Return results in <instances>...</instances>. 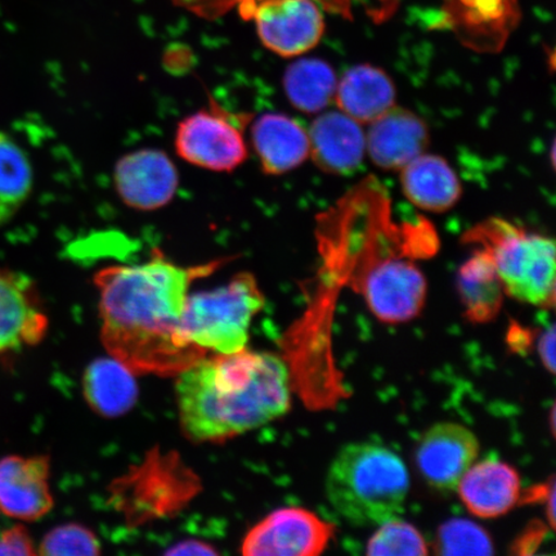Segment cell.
Returning a JSON list of instances; mask_svg holds the SVG:
<instances>
[{"label":"cell","mask_w":556,"mask_h":556,"mask_svg":"<svg viewBox=\"0 0 556 556\" xmlns=\"http://www.w3.org/2000/svg\"><path fill=\"white\" fill-rule=\"evenodd\" d=\"M539 354L542 363L546 366L547 370L554 374L555 371V329L552 326L540 337Z\"/></svg>","instance_id":"obj_28"},{"label":"cell","mask_w":556,"mask_h":556,"mask_svg":"<svg viewBox=\"0 0 556 556\" xmlns=\"http://www.w3.org/2000/svg\"><path fill=\"white\" fill-rule=\"evenodd\" d=\"M252 119L233 114L217 102L185 117L178 124L176 150L185 162L213 172H232L245 163L248 148L243 129Z\"/></svg>","instance_id":"obj_6"},{"label":"cell","mask_w":556,"mask_h":556,"mask_svg":"<svg viewBox=\"0 0 556 556\" xmlns=\"http://www.w3.org/2000/svg\"><path fill=\"white\" fill-rule=\"evenodd\" d=\"M252 138L262 169L269 176L294 170L309 156L308 131L287 115H262L253 125Z\"/></svg>","instance_id":"obj_17"},{"label":"cell","mask_w":556,"mask_h":556,"mask_svg":"<svg viewBox=\"0 0 556 556\" xmlns=\"http://www.w3.org/2000/svg\"><path fill=\"white\" fill-rule=\"evenodd\" d=\"M232 256L185 267L159 250L136 266H111L94 275L100 293L102 343L136 375H178L206 356L186 342L180 321L194 281L225 267Z\"/></svg>","instance_id":"obj_1"},{"label":"cell","mask_w":556,"mask_h":556,"mask_svg":"<svg viewBox=\"0 0 556 556\" xmlns=\"http://www.w3.org/2000/svg\"><path fill=\"white\" fill-rule=\"evenodd\" d=\"M309 156L319 169L333 176H351L363 165L366 134L343 111L319 115L308 130Z\"/></svg>","instance_id":"obj_15"},{"label":"cell","mask_w":556,"mask_h":556,"mask_svg":"<svg viewBox=\"0 0 556 556\" xmlns=\"http://www.w3.org/2000/svg\"><path fill=\"white\" fill-rule=\"evenodd\" d=\"M114 182L125 205L137 211H156L168 205L176 194L178 173L164 152L141 150L119 160Z\"/></svg>","instance_id":"obj_13"},{"label":"cell","mask_w":556,"mask_h":556,"mask_svg":"<svg viewBox=\"0 0 556 556\" xmlns=\"http://www.w3.org/2000/svg\"><path fill=\"white\" fill-rule=\"evenodd\" d=\"M266 296L253 274L241 273L215 290L187 298L180 332L205 352L233 353L247 348L253 319Z\"/></svg>","instance_id":"obj_5"},{"label":"cell","mask_w":556,"mask_h":556,"mask_svg":"<svg viewBox=\"0 0 556 556\" xmlns=\"http://www.w3.org/2000/svg\"><path fill=\"white\" fill-rule=\"evenodd\" d=\"M456 491L471 514L493 519L505 516L518 504L521 482L511 465L489 456L471 465Z\"/></svg>","instance_id":"obj_16"},{"label":"cell","mask_w":556,"mask_h":556,"mask_svg":"<svg viewBox=\"0 0 556 556\" xmlns=\"http://www.w3.org/2000/svg\"><path fill=\"white\" fill-rule=\"evenodd\" d=\"M457 291L465 316L472 323L495 319L502 311L505 291L489 253L477 249L457 274Z\"/></svg>","instance_id":"obj_21"},{"label":"cell","mask_w":556,"mask_h":556,"mask_svg":"<svg viewBox=\"0 0 556 556\" xmlns=\"http://www.w3.org/2000/svg\"><path fill=\"white\" fill-rule=\"evenodd\" d=\"M283 87L295 109L305 114H317L336 100L338 79L326 62L301 60L287 70Z\"/></svg>","instance_id":"obj_22"},{"label":"cell","mask_w":556,"mask_h":556,"mask_svg":"<svg viewBox=\"0 0 556 556\" xmlns=\"http://www.w3.org/2000/svg\"><path fill=\"white\" fill-rule=\"evenodd\" d=\"M50 477L48 456L0 458V514L23 521L46 517L54 504Z\"/></svg>","instance_id":"obj_12"},{"label":"cell","mask_w":556,"mask_h":556,"mask_svg":"<svg viewBox=\"0 0 556 556\" xmlns=\"http://www.w3.org/2000/svg\"><path fill=\"white\" fill-rule=\"evenodd\" d=\"M437 553L442 555H492V541L482 527L468 519H451L438 531Z\"/></svg>","instance_id":"obj_25"},{"label":"cell","mask_w":556,"mask_h":556,"mask_svg":"<svg viewBox=\"0 0 556 556\" xmlns=\"http://www.w3.org/2000/svg\"><path fill=\"white\" fill-rule=\"evenodd\" d=\"M176 394L185 435L194 443H224L288 414L291 372L277 354L243 348L186 368Z\"/></svg>","instance_id":"obj_2"},{"label":"cell","mask_w":556,"mask_h":556,"mask_svg":"<svg viewBox=\"0 0 556 556\" xmlns=\"http://www.w3.org/2000/svg\"><path fill=\"white\" fill-rule=\"evenodd\" d=\"M136 374L114 357L100 358L87 367L83 393L94 413L117 417L130 412L138 399Z\"/></svg>","instance_id":"obj_20"},{"label":"cell","mask_w":556,"mask_h":556,"mask_svg":"<svg viewBox=\"0 0 556 556\" xmlns=\"http://www.w3.org/2000/svg\"><path fill=\"white\" fill-rule=\"evenodd\" d=\"M0 555H38L30 533L23 526H13L0 532Z\"/></svg>","instance_id":"obj_27"},{"label":"cell","mask_w":556,"mask_h":556,"mask_svg":"<svg viewBox=\"0 0 556 556\" xmlns=\"http://www.w3.org/2000/svg\"><path fill=\"white\" fill-rule=\"evenodd\" d=\"M336 101L352 119L370 124L395 106V88L382 70L358 65L348 70L338 83Z\"/></svg>","instance_id":"obj_19"},{"label":"cell","mask_w":556,"mask_h":556,"mask_svg":"<svg viewBox=\"0 0 556 556\" xmlns=\"http://www.w3.org/2000/svg\"><path fill=\"white\" fill-rule=\"evenodd\" d=\"M490 254L506 295L547 307L555 299V241L510 222L491 218L465 235Z\"/></svg>","instance_id":"obj_4"},{"label":"cell","mask_w":556,"mask_h":556,"mask_svg":"<svg viewBox=\"0 0 556 556\" xmlns=\"http://www.w3.org/2000/svg\"><path fill=\"white\" fill-rule=\"evenodd\" d=\"M409 491L405 462L381 444L348 443L333 456L325 479L330 505L348 523L375 527L399 517Z\"/></svg>","instance_id":"obj_3"},{"label":"cell","mask_w":556,"mask_h":556,"mask_svg":"<svg viewBox=\"0 0 556 556\" xmlns=\"http://www.w3.org/2000/svg\"><path fill=\"white\" fill-rule=\"evenodd\" d=\"M361 293L380 321L402 324L420 315L426 304L428 283L413 262L375 260L361 278Z\"/></svg>","instance_id":"obj_8"},{"label":"cell","mask_w":556,"mask_h":556,"mask_svg":"<svg viewBox=\"0 0 556 556\" xmlns=\"http://www.w3.org/2000/svg\"><path fill=\"white\" fill-rule=\"evenodd\" d=\"M50 321L33 278L0 268V359L45 339Z\"/></svg>","instance_id":"obj_11"},{"label":"cell","mask_w":556,"mask_h":556,"mask_svg":"<svg viewBox=\"0 0 556 556\" xmlns=\"http://www.w3.org/2000/svg\"><path fill=\"white\" fill-rule=\"evenodd\" d=\"M34 173L29 156L0 131V227L9 224L30 198Z\"/></svg>","instance_id":"obj_23"},{"label":"cell","mask_w":556,"mask_h":556,"mask_svg":"<svg viewBox=\"0 0 556 556\" xmlns=\"http://www.w3.org/2000/svg\"><path fill=\"white\" fill-rule=\"evenodd\" d=\"M333 536V527L303 507H281L268 514L243 539L245 556H316Z\"/></svg>","instance_id":"obj_9"},{"label":"cell","mask_w":556,"mask_h":556,"mask_svg":"<svg viewBox=\"0 0 556 556\" xmlns=\"http://www.w3.org/2000/svg\"><path fill=\"white\" fill-rule=\"evenodd\" d=\"M400 172L403 193L422 211L447 212L462 198L460 179L441 156L422 154Z\"/></svg>","instance_id":"obj_18"},{"label":"cell","mask_w":556,"mask_h":556,"mask_svg":"<svg viewBox=\"0 0 556 556\" xmlns=\"http://www.w3.org/2000/svg\"><path fill=\"white\" fill-rule=\"evenodd\" d=\"M479 441L467 427L438 422L422 435L416 448V467L435 491H456L458 482L477 462Z\"/></svg>","instance_id":"obj_10"},{"label":"cell","mask_w":556,"mask_h":556,"mask_svg":"<svg viewBox=\"0 0 556 556\" xmlns=\"http://www.w3.org/2000/svg\"><path fill=\"white\" fill-rule=\"evenodd\" d=\"M168 555H215L217 551L214 547L203 544L200 541H185L176 547L166 552Z\"/></svg>","instance_id":"obj_29"},{"label":"cell","mask_w":556,"mask_h":556,"mask_svg":"<svg viewBox=\"0 0 556 556\" xmlns=\"http://www.w3.org/2000/svg\"><path fill=\"white\" fill-rule=\"evenodd\" d=\"M240 15L254 21L264 47L282 58L312 50L325 30L323 11L315 0H241Z\"/></svg>","instance_id":"obj_7"},{"label":"cell","mask_w":556,"mask_h":556,"mask_svg":"<svg viewBox=\"0 0 556 556\" xmlns=\"http://www.w3.org/2000/svg\"><path fill=\"white\" fill-rule=\"evenodd\" d=\"M39 555L96 556L101 554V544L93 531L80 525L53 528L38 547Z\"/></svg>","instance_id":"obj_26"},{"label":"cell","mask_w":556,"mask_h":556,"mask_svg":"<svg viewBox=\"0 0 556 556\" xmlns=\"http://www.w3.org/2000/svg\"><path fill=\"white\" fill-rule=\"evenodd\" d=\"M429 146L427 124L413 111L393 106L370 123L366 134V154L381 169L402 170Z\"/></svg>","instance_id":"obj_14"},{"label":"cell","mask_w":556,"mask_h":556,"mask_svg":"<svg viewBox=\"0 0 556 556\" xmlns=\"http://www.w3.org/2000/svg\"><path fill=\"white\" fill-rule=\"evenodd\" d=\"M378 527L377 532L367 542V555L421 556L429 554L426 539L407 521L395 517Z\"/></svg>","instance_id":"obj_24"}]
</instances>
